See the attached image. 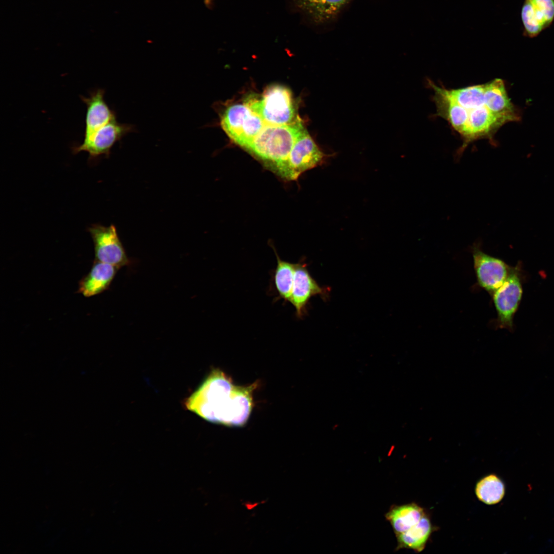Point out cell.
<instances>
[{
    "label": "cell",
    "instance_id": "cell-1",
    "mask_svg": "<svg viewBox=\"0 0 554 554\" xmlns=\"http://www.w3.org/2000/svg\"><path fill=\"white\" fill-rule=\"evenodd\" d=\"M427 80L433 91L436 115L446 120L462 140L456 152L458 159L474 141L485 139L496 145L494 136L499 129L521 119L501 78L458 88H447Z\"/></svg>",
    "mask_w": 554,
    "mask_h": 554
},
{
    "label": "cell",
    "instance_id": "cell-2",
    "mask_svg": "<svg viewBox=\"0 0 554 554\" xmlns=\"http://www.w3.org/2000/svg\"><path fill=\"white\" fill-rule=\"evenodd\" d=\"M258 382L236 385L219 369H212L186 400L187 409L212 423L241 427L247 423L254 407L253 392Z\"/></svg>",
    "mask_w": 554,
    "mask_h": 554
},
{
    "label": "cell",
    "instance_id": "cell-3",
    "mask_svg": "<svg viewBox=\"0 0 554 554\" xmlns=\"http://www.w3.org/2000/svg\"><path fill=\"white\" fill-rule=\"evenodd\" d=\"M305 129L299 119L288 124H265L246 150L266 169L288 181L289 157L298 137Z\"/></svg>",
    "mask_w": 554,
    "mask_h": 554
},
{
    "label": "cell",
    "instance_id": "cell-4",
    "mask_svg": "<svg viewBox=\"0 0 554 554\" xmlns=\"http://www.w3.org/2000/svg\"><path fill=\"white\" fill-rule=\"evenodd\" d=\"M269 125H284L294 121L295 108L292 95L286 87L279 85L269 86L259 99L249 95L244 102Z\"/></svg>",
    "mask_w": 554,
    "mask_h": 554
},
{
    "label": "cell",
    "instance_id": "cell-5",
    "mask_svg": "<svg viewBox=\"0 0 554 554\" xmlns=\"http://www.w3.org/2000/svg\"><path fill=\"white\" fill-rule=\"evenodd\" d=\"M221 124L230 138L246 150L265 125L244 103L229 106L222 116Z\"/></svg>",
    "mask_w": 554,
    "mask_h": 554
},
{
    "label": "cell",
    "instance_id": "cell-6",
    "mask_svg": "<svg viewBox=\"0 0 554 554\" xmlns=\"http://www.w3.org/2000/svg\"><path fill=\"white\" fill-rule=\"evenodd\" d=\"M88 231L94 244V261L111 264L118 268L128 264V258L114 226L105 227L94 224Z\"/></svg>",
    "mask_w": 554,
    "mask_h": 554
},
{
    "label": "cell",
    "instance_id": "cell-7",
    "mask_svg": "<svg viewBox=\"0 0 554 554\" xmlns=\"http://www.w3.org/2000/svg\"><path fill=\"white\" fill-rule=\"evenodd\" d=\"M132 125L122 124L115 118L86 138L82 143L72 148V152L88 153L90 160L103 155H108L114 144L133 130Z\"/></svg>",
    "mask_w": 554,
    "mask_h": 554
},
{
    "label": "cell",
    "instance_id": "cell-8",
    "mask_svg": "<svg viewBox=\"0 0 554 554\" xmlns=\"http://www.w3.org/2000/svg\"><path fill=\"white\" fill-rule=\"evenodd\" d=\"M471 251L478 284L491 294L506 280L508 267L501 260L484 252L479 243L473 245Z\"/></svg>",
    "mask_w": 554,
    "mask_h": 554
},
{
    "label": "cell",
    "instance_id": "cell-9",
    "mask_svg": "<svg viewBox=\"0 0 554 554\" xmlns=\"http://www.w3.org/2000/svg\"><path fill=\"white\" fill-rule=\"evenodd\" d=\"M327 156L306 129L298 137L288 160V181H295L304 172L321 165Z\"/></svg>",
    "mask_w": 554,
    "mask_h": 554
},
{
    "label": "cell",
    "instance_id": "cell-10",
    "mask_svg": "<svg viewBox=\"0 0 554 554\" xmlns=\"http://www.w3.org/2000/svg\"><path fill=\"white\" fill-rule=\"evenodd\" d=\"M500 327L510 328L522 296L519 278L515 271L509 272L504 283L492 294Z\"/></svg>",
    "mask_w": 554,
    "mask_h": 554
},
{
    "label": "cell",
    "instance_id": "cell-11",
    "mask_svg": "<svg viewBox=\"0 0 554 554\" xmlns=\"http://www.w3.org/2000/svg\"><path fill=\"white\" fill-rule=\"evenodd\" d=\"M524 34L534 37L554 20V0H524L521 10Z\"/></svg>",
    "mask_w": 554,
    "mask_h": 554
},
{
    "label": "cell",
    "instance_id": "cell-12",
    "mask_svg": "<svg viewBox=\"0 0 554 554\" xmlns=\"http://www.w3.org/2000/svg\"><path fill=\"white\" fill-rule=\"evenodd\" d=\"M325 291L311 276L305 263H296L294 282L290 302L295 310V315L302 319L306 313L309 301L313 296L324 295Z\"/></svg>",
    "mask_w": 554,
    "mask_h": 554
},
{
    "label": "cell",
    "instance_id": "cell-13",
    "mask_svg": "<svg viewBox=\"0 0 554 554\" xmlns=\"http://www.w3.org/2000/svg\"><path fill=\"white\" fill-rule=\"evenodd\" d=\"M105 91L97 89L91 91L88 97L81 96L86 106L84 138L88 137L100 128L116 118L114 112L104 100Z\"/></svg>",
    "mask_w": 554,
    "mask_h": 554
},
{
    "label": "cell",
    "instance_id": "cell-14",
    "mask_svg": "<svg viewBox=\"0 0 554 554\" xmlns=\"http://www.w3.org/2000/svg\"><path fill=\"white\" fill-rule=\"evenodd\" d=\"M118 268L111 264L94 261L89 272L79 282L78 292L85 297H90L107 290Z\"/></svg>",
    "mask_w": 554,
    "mask_h": 554
},
{
    "label": "cell",
    "instance_id": "cell-15",
    "mask_svg": "<svg viewBox=\"0 0 554 554\" xmlns=\"http://www.w3.org/2000/svg\"><path fill=\"white\" fill-rule=\"evenodd\" d=\"M425 514L423 508L413 503L393 505L386 513L385 518L397 536L416 525Z\"/></svg>",
    "mask_w": 554,
    "mask_h": 554
},
{
    "label": "cell",
    "instance_id": "cell-16",
    "mask_svg": "<svg viewBox=\"0 0 554 554\" xmlns=\"http://www.w3.org/2000/svg\"><path fill=\"white\" fill-rule=\"evenodd\" d=\"M434 529L426 513L416 525L396 536L398 542L396 550L407 548L418 552L422 551Z\"/></svg>",
    "mask_w": 554,
    "mask_h": 554
},
{
    "label": "cell",
    "instance_id": "cell-17",
    "mask_svg": "<svg viewBox=\"0 0 554 554\" xmlns=\"http://www.w3.org/2000/svg\"><path fill=\"white\" fill-rule=\"evenodd\" d=\"M274 251L277 264L273 271L272 280L277 293L276 299L289 302L293 288L296 263L282 260L276 251Z\"/></svg>",
    "mask_w": 554,
    "mask_h": 554
},
{
    "label": "cell",
    "instance_id": "cell-18",
    "mask_svg": "<svg viewBox=\"0 0 554 554\" xmlns=\"http://www.w3.org/2000/svg\"><path fill=\"white\" fill-rule=\"evenodd\" d=\"M475 492L480 501L487 505H493L503 499L505 486L499 477L491 474L484 477L477 483Z\"/></svg>",
    "mask_w": 554,
    "mask_h": 554
},
{
    "label": "cell",
    "instance_id": "cell-19",
    "mask_svg": "<svg viewBox=\"0 0 554 554\" xmlns=\"http://www.w3.org/2000/svg\"><path fill=\"white\" fill-rule=\"evenodd\" d=\"M351 0H318L308 15L315 23H323L331 21Z\"/></svg>",
    "mask_w": 554,
    "mask_h": 554
},
{
    "label": "cell",
    "instance_id": "cell-20",
    "mask_svg": "<svg viewBox=\"0 0 554 554\" xmlns=\"http://www.w3.org/2000/svg\"><path fill=\"white\" fill-rule=\"evenodd\" d=\"M213 0H204L205 5L209 7L212 4Z\"/></svg>",
    "mask_w": 554,
    "mask_h": 554
}]
</instances>
